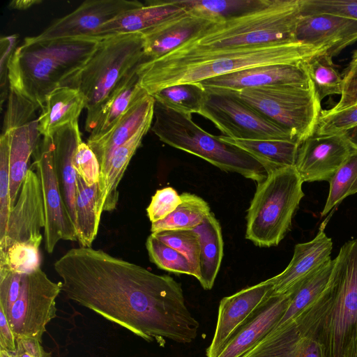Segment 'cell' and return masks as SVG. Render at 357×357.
Segmentation results:
<instances>
[{
  "instance_id": "obj_17",
  "label": "cell",
  "mask_w": 357,
  "mask_h": 357,
  "mask_svg": "<svg viewBox=\"0 0 357 357\" xmlns=\"http://www.w3.org/2000/svg\"><path fill=\"white\" fill-rule=\"evenodd\" d=\"M354 151L342 134L314 133L300 143L294 167L303 182H329Z\"/></svg>"
},
{
  "instance_id": "obj_41",
  "label": "cell",
  "mask_w": 357,
  "mask_h": 357,
  "mask_svg": "<svg viewBox=\"0 0 357 357\" xmlns=\"http://www.w3.org/2000/svg\"><path fill=\"white\" fill-rule=\"evenodd\" d=\"M10 211L9 138L5 133L0 137V243L6 234Z\"/></svg>"
},
{
  "instance_id": "obj_44",
  "label": "cell",
  "mask_w": 357,
  "mask_h": 357,
  "mask_svg": "<svg viewBox=\"0 0 357 357\" xmlns=\"http://www.w3.org/2000/svg\"><path fill=\"white\" fill-rule=\"evenodd\" d=\"M301 15L331 14L357 20V0H301Z\"/></svg>"
},
{
  "instance_id": "obj_26",
  "label": "cell",
  "mask_w": 357,
  "mask_h": 357,
  "mask_svg": "<svg viewBox=\"0 0 357 357\" xmlns=\"http://www.w3.org/2000/svg\"><path fill=\"white\" fill-rule=\"evenodd\" d=\"M6 133L9 138L10 197L12 209L29 169L30 158L33 156L41 140L38 118Z\"/></svg>"
},
{
  "instance_id": "obj_9",
  "label": "cell",
  "mask_w": 357,
  "mask_h": 357,
  "mask_svg": "<svg viewBox=\"0 0 357 357\" xmlns=\"http://www.w3.org/2000/svg\"><path fill=\"white\" fill-rule=\"evenodd\" d=\"M230 92L291 132L300 143L316 132L321 109L312 84L271 85Z\"/></svg>"
},
{
  "instance_id": "obj_54",
  "label": "cell",
  "mask_w": 357,
  "mask_h": 357,
  "mask_svg": "<svg viewBox=\"0 0 357 357\" xmlns=\"http://www.w3.org/2000/svg\"><path fill=\"white\" fill-rule=\"evenodd\" d=\"M0 357H14L13 354L6 350H0Z\"/></svg>"
},
{
  "instance_id": "obj_35",
  "label": "cell",
  "mask_w": 357,
  "mask_h": 357,
  "mask_svg": "<svg viewBox=\"0 0 357 357\" xmlns=\"http://www.w3.org/2000/svg\"><path fill=\"white\" fill-rule=\"evenodd\" d=\"M206 94V91L199 82L169 86L152 96L166 107L192 116V114H199Z\"/></svg>"
},
{
  "instance_id": "obj_36",
  "label": "cell",
  "mask_w": 357,
  "mask_h": 357,
  "mask_svg": "<svg viewBox=\"0 0 357 357\" xmlns=\"http://www.w3.org/2000/svg\"><path fill=\"white\" fill-rule=\"evenodd\" d=\"M268 0H175L187 10L219 22L239 15L266 4Z\"/></svg>"
},
{
  "instance_id": "obj_16",
  "label": "cell",
  "mask_w": 357,
  "mask_h": 357,
  "mask_svg": "<svg viewBox=\"0 0 357 357\" xmlns=\"http://www.w3.org/2000/svg\"><path fill=\"white\" fill-rule=\"evenodd\" d=\"M154 105V98L146 92L130 106L106 135L96 141L86 142L100 165L98 208L101 213L105 201L106 179L114 153L142 127L153 123Z\"/></svg>"
},
{
  "instance_id": "obj_51",
  "label": "cell",
  "mask_w": 357,
  "mask_h": 357,
  "mask_svg": "<svg viewBox=\"0 0 357 357\" xmlns=\"http://www.w3.org/2000/svg\"><path fill=\"white\" fill-rule=\"evenodd\" d=\"M41 2L37 0H15L10 2L8 7L13 9L25 10Z\"/></svg>"
},
{
  "instance_id": "obj_11",
  "label": "cell",
  "mask_w": 357,
  "mask_h": 357,
  "mask_svg": "<svg viewBox=\"0 0 357 357\" xmlns=\"http://www.w3.org/2000/svg\"><path fill=\"white\" fill-rule=\"evenodd\" d=\"M206 92L199 114L210 120L223 135L240 139L299 142L291 132L266 118L231 92Z\"/></svg>"
},
{
  "instance_id": "obj_23",
  "label": "cell",
  "mask_w": 357,
  "mask_h": 357,
  "mask_svg": "<svg viewBox=\"0 0 357 357\" xmlns=\"http://www.w3.org/2000/svg\"><path fill=\"white\" fill-rule=\"evenodd\" d=\"M291 294L271 296L231 337L218 357H242L264 337L286 311Z\"/></svg>"
},
{
  "instance_id": "obj_48",
  "label": "cell",
  "mask_w": 357,
  "mask_h": 357,
  "mask_svg": "<svg viewBox=\"0 0 357 357\" xmlns=\"http://www.w3.org/2000/svg\"><path fill=\"white\" fill-rule=\"evenodd\" d=\"M18 36L13 34L0 39V86H1V107L8 96L10 86L8 81V66L13 54L17 48Z\"/></svg>"
},
{
  "instance_id": "obj_27",
  "label": "cell",
  "mask_w": 357,
  "mask_h": 357,
  "mask_svg": "<svg viewBox=\"0 0 357 357\" xmlns=\"http://www.w3.org/2000/svg\"><path fill=\"white\" fill-rule=\"evenodd\" d=\"M85 107L86 98L78 89L61 86L52 91L46 97L38 117L41 135L53 137L61 127L78 121Z\"/></svg>"
},
{
  "instance_id": "obj_34",
  "label": "cell",
  "mask_w": 357,
  "mask_h": 357,
  "mask_svg": "<svg viewBox=\"0 0 357 357\" xmlns=\"http://www.w3.org/2000/svg\"><path fill=\"white\" fill-rule=\"evenodd\" d=\"M320 102L327 96L342 95L344 82L326 52L315 55L302 63Z\"/></svg>"
},
{
  "instance_id": "obj_12",
  "label": "cell",
  "mask_w": 357,
  "mask_h": 357,
  "mask_svg": "<svg viewBox=\"0 0 357 357\" xmlns=\"http://www.w3.org/2000/svg\"><path fill=\"white\" fill-rule=\"evenodd\" d=\"M53 137H43L33 154V166L40 181L45 211L44 240L51 254L60 240L77 241L60 190L53 160Z\"/></svg>"
},
{
  "instance_id": "obj_24",
  "label": "cell",
  "mask_w": 357,
  "mask_h": 357,
  "mask_svg": "<svg viewBox=\"0 0 357 357\" xmlns=\"http://www.w3.org/2000/svg\"><path fill=\"white\" fill-rule=\"evenodd\" d=\"M82 141L78 121L61 127L53 136L55 172L66 207L75 228L77 174L74 167V156Z\"/></svg>"
},
{
  "instance_id": "obj_47",
  "label": "cell",
  "mask_w": 357,
  "mask_h": 357,
  "mask_svg": "<svg viewBox=\"0 0 357 357\" xmlns=\"http://www.w3.org/2000/svg\"><path fill=\"white\" fill-rule=\"evenodd\" d=\"M343 92L338 102L331 109L338 112L357 104V49L342 74Z\"/></svg>"
},
{
  "instance_id": "obj_43",
  "label": "cell",
  "mask_w": 357,
  "mask_h": 357,
  "mask_svg": "<svg viewBox=\"0 0 357 357\" xmlns=\"http://www.w3.org/2000/svg\"><path fill=\"white\" fill-rule=\"evenodd\" d=\"M356 125L357 104L338 112L321 111L315 133L341 134Z\"/></svg>"
},
{
  "instance_id": "obj_8",
  "label": "cell",
  "mask_w": 357,
  "mask_h": 357,
  "mask_svg": "<svg viewBox=\"0 0 357 357\" xmlns=\"http://www.w3.org/2000/svg\"><path fill=\"white\" fill-rule=\"evenodd\" d=\"M303 183L294 167L268 172L257 183L248 209L245 238L259 247L277 246L289 231L304 197Z\"/></svg>"
},
{
  "instance_id": "obj_13",
  "label": "cell",
  "mask_w": 357,
  "mask_h": 357,
  "mask_svg": "<svg viewBox=\"0 0 357 357\" xmlns=\"http://www.w3.org/2000/svg\"><path fill=\"white\" fill-rule=\"evenodd\" d=\"M142 5L137 0H87L73 12L56 20L34 38L38 40L95 38L102 25Z\"/></svg>"
},
{
  "instance_id": "obj_3",
  "label": "cell",
  "mask_w": 357,
  "mask_h": 357,
  "mask_svg": "<svg viewBox=\"0 0 357 357\" xmlns=\"http://www.w3.org/2000/svg\"><path fill=\"white\" fill-rule=\"evenodd\" d=\"M100 41L87 37L25 38L9 63L10 89L42 108L52 91L61 86L75 88L80 72Z\"/></svg>"
},
{
  "instance_id": "obj_30",
  "label": "cell",
  "mask_w": 357,
  "mask_h": 357,
  "mask_svg": "<svg viewBox=\"0 0 357 357\" xmlns=\"http://www.w3.org/2000/svg\"><path fill=\"white\" fill-rule=\"evenodd\" d=\"M220 139L245 151L271 170L294 167L300 143L287 140H255L234 139L225 135Z\"/></svg>"
},
{
  "instance_id": "obj_39",
  "label": "cell",
  "mask_w": 357,
  "mask_h": 357,
  "mask_svg": "<svg viewBox=\"0 0 357 357\" xmlns=\"http://www.w3.org/2000/svg\"><path fill=\"white\" fill-rule=\"evenodd\" d=\"M151 234L182 253L198 273L199 279L200 240L194 229L164 230Z\"/></svg>"
},
{
  "instance_id": "obj_42",
  "label": "cell",
  "mask_w": 357,
  "mask_h": 357,
  "mask_svg": "<svg viewBox=\"0 0 357 357\" xmlns=\"http://www.w3.org/2000/svg\"><path fill=\"white\" fill-rule=\"evenodd\" d=\"M39 107L29 100L10 89L1 134L36 119Z\"/></svg>"
},
{
  "instance_id": "obj_45",
  "label": "cell",
  "mask_w": 357,
  "mask_h": 357,
  "mask_svg": "<svg viewBox=\"0 0 357 357\" xmlns=\"http://www.w3.org/2000/svg\"><path fill=\"white\" fill-rule=\"evenodd\" d=\"M181 195L172 187L158 190L146 208L151 223L160 221L172 213L181 203Z\"/></svg>"
},
{
  "instance_id": "obj_46",
  "label": "cell",
  "mask_w": 357,
  "mask_h": 357,
  "mask_svg": "<svg viewBox=\"0 0 357 357\" xmlns=\"http://www.w3.org/2000/svg\"><path fill=\"white\" fill-rule=\"evenodd\" d=\"M74 167L77 174L88 186L98 183L100 174L98 160L89 145L82 141L75 153Z\"/></svg>"
},
{
  "instance_id": "obj_4",
  "label": "cell",
  "mask_w": 357,
  "mask_h": 357,
  "mask_svg": "<svg viewBox=\"0 0 357 357\" xmlns=\"http://www.w3.org/2000/svg\"><path fill=\"white\" fill-rule=\"evenodd\" d=\"M301 0H268L261 7L210 24L164 60L206 56L242 47L297 42Z\"/></svg>"
},
{
  "instance_id": "obj_10",
  "label": "cell",
  "mask_w": 357,
  "mask_h": 357,
  "mask_svg": "<svg viewBox=\"0 0 357 357\" xmlns=\"http://www.w3.org/2000/svg\"><path fill=\"white\" fill-rule=\"evenodd\" d=\"M329 280L331 303L319 339L326 357H340L357 328V238L345 243L337 257Z\"/></svg>"
},
{
  "instance_id": "obj_33",
  "label": "cell",
  "mask_w": 357,
  "mask_h": 357,
  "mask_svg": "<svg viewBox=\"0 0 357 357\" xmlns=\"http://www.w3.org/2000/svg\"><path fill=\"white\" fill-rule=\"evenodd\" d=\"M181 195V203L165 219L151 223L152 233L164 230L193 229L202 223L211 213L208 203L200 197L189 192Z\"/></svg>"
},
{
  "instance_id": "obj_15",
  "label": "cell",
  "mask_w": 357,
  "mask_h": 357,
  "mask_svg": "<svg viewBox=\"0 0 357 357\" xmlns=\"http://www.w3.org/2000/svg\"><path fill=\"white\" fill-rule=\"evenodd\" d=\"M273 281L269 278L221 299L218 319L206 357H218L231 337L245 324L271 296Z\"/></svg>"
},
{
  "instance_id": "obj_53",
  "label": "cell",
  "mask_w": 357,
  "mask_h": 357,
  "mask_svg": "<svg viewBox=\"0 0 357 357\" xmlns=\"http://www.w3.org/2000/svg\"><path fill=\"white\" fill-rule=\"evenodd\" d=\"M12 353L14 357H35L19 347H16V351Z\"/></svg>"
},
{
  "instance_id": "obj_2",
  "label": "cell",
  "mask_w": 357,
  "mask_h": 357,
  "mask_svg": "<svg viewBox=\"0 0 357 357\" xmlns=\"http://www.w3.org/2000/svg\"><path fill=\"white\" fill-rule=\"evenodd\" d=\"M325 47L300 42L275 43L175 60H145L137 68L140 86L151 96L169 86L203 80L252 67L300 65L326 52Z\"/></svg>"
},
{
  "instance_id": "obj_50",
  "label": "cell",
  "mask_w": 357,
  "mask_h": 357,
  "mask_svg": "<svg viewBox=\"0 0 357 357\" xmlns=\"http://www.w3.org/2000/svg\"><path fill=\"white\" fill-rule=\"evenodd\" d=\"M340 357H357V328L347 340Z\"/></svg>"
},
{
  "instance_id": "obj_19",
  "label": "cell",
  "mask_w": 357,
  "mask_h": 357,
  "mask_svg": "<svg viewBox=\"0 0 357 357\" xmlns=\"http://www.w3.org/2000/svg\"><path fill=\"white\" fill-rule=\"evenodd\" d=\"M295 40L303 44L325 47L333 58L357 41V20L331 14L301 16Z\"/></svg>"
},
{
  "instance_id": "obj_29",
  "label": "cell",
  "mask_w": 357,
  "mask_h": 357,
  "mask_svg": "<svg viewBox=\"0 0 357 357\" xmlns=\"http://www.w3.org/2000/svg\"><path fill=\"white\" fill-rule=\"evenodd\" d=\"M200 240L199 282L206 290L213 288L223 257V238L221 227L213 213L202 224L193 229Z\"/></svg>"
},
{
  "instance_id": "obj_6",
  "label": "cell",
  "mask_w": 357,
  "mask_h": 357,
  "mask_svg": "<svg viewBox=\"0 0 357 357\" xmlns=\"http://www.w3.org/2000/svg\"><path fill=\"white\" fill-rule=\"evenodd\" d=\"M145 60L142 33L119 34L100 40L75 86L86 98V132L93 131L105 104L122 79Z\"/></svg>"
},
{
  "instance_id": "obj_28",
  "label": "cell",
  "mask_w": 357,
  "mask_h": 357,
  "mask_svg": "<svg viewBox=\"0 0 357 357\" xmlns=\"http://www.w3.org/2000/svg\"><path fill=\"white\" fill-rule=\"evenodd\" d=\"M137 66L122 79L110 95L86 142L96 141L106 135L130 106L146 93L139 84Z\"/></svg>"
},
{
  "instance_id": "obj_22",
  "label": "cell",
  "mask_w": 357,
  "mask_h": 357,
  "mask_svg": "<svg viewBox=\"0 0 357 357\" xmlns=\"http://www.w3.org/2000/svg\"><path fill=\"white\" fill-rule=\"evenodd\" d=\"M215 22L205 15L187 10L142 33L144 55L147 60L160 58Z\"/></svg>"
},
{
  "instance_id": "obj_7",
  "label": "cell",
  "mask_w": 357,
  "mask_h": 357,
  "mask_svg": "<svg viewBox=\"0 0 357 357\" xmlns=\"http://www.w3.org/2000/svg\"><path fill=\"white\" fill-rule=\"evenodd\" d=\"M61 283L52 281L40 268L20 274L0 266V310L16 337L42 342L47 325L56 317V298Z\"/></svg>"
},
{
  "instance_id": "obj_5",
  "label": "cell",
  "mask_w": 357,
  "mask_h": 357,
  "mask_svg": "<svg viewBox=\"0 0 357 357\" xmlns=\"http://www.w3.org/2000/svg\"><path fill=\"white\" fill-rule=\"evenodd\" d=\"M151 131L162 142L199 157L222 171L257 183L267 175L264 167L242 149L225 142L197 126L192 116L155 100Z\"/></svg>"
},
{
  "instance_id": "obj_40",
  "label": "cell",
  "mask_w": 357,
  "mask_h": 357,
  "mask_svg": "<svg viewBox=\"0 0 357 357\" xmlns=\"http://www.w3.org/2000/svg\"><path fill=\"white\" fill-rule=\"evenodd\" d=\"M40 245L33 243L13 245L0 257V266H5L20 274H29L40 268Z\"/></svg>"
},
{
  "instance_id": "obj_38",
  "label": "cell",
  "mask_w": 357,
  "mask_h": 357,
  "mask_svg": "<svg viewBox=\"0 0 357 357\" xmlns=\"http://www.w3.org/2000/svg\"><path fill=\"white\" fill-rule=\"evenodd\" d=\"M146 247L150 261L159 268L174 273L190 275L199 279L198 273L182 253L152 234L147 238Z\"/></svg>"
},
{
  "instance_id": "obj_25",
  "label": "cell",
  "mask_w": 357,
  "mask_h": 357,
  "mask_svg": "<svg viewBox=\"0 0 357 357\" xmlns=\"http://www.w3.org/2000/svg\"><path fill=\"white\" fill-rule=\"evenodd\" d=\"M186 11L187 9L178 5L175 0L146 1L142 6L130 10L102 25L96 32L95 38L102 40L124 33L142 34Z\"/></svg>"
},
{
  "instance_id": "obj_18",
  "label": "cell",
  "mask_w": 357,
  "mask_h": 357,
  "mask_svg": "<svg viewBox=\"0 0 357 357\" xmlns=\"http://www.w3.org/2000/svg\"><path fill=\"white\" fill-rule=\"evenodd\" d=\"M199 83L206 91H234L279 84L311 86L310 78L302 63L252 67L207 79Z\"/></svg>"
},
{
  "instance_id": "obj_21",
  "label": "cell",
  "mask_w": 357,
  "mask_h": 357,
  "mask_svg": "<svg viewBox=\"0 0 357 357\" xmlns=\"http://www.w3.org/2000/svg\"><path fill=\"white\" fill-rule=\"evenodd\" d=\"M332 249V240L324 232L323 226L312 240L296 244L287 268L271 278L273 283L271 296L291 293L298 283L331 259Z\"/></svg>"
},
{
  "instance_id": "obj_1",
  "label": "cell",
  "mask_w": 357,
  "mask_h": 357,
  "mask_svg": "<svg viewBox=\"0 0 357 357\" xmlns=\"http://www.w3.org/2000/svg\"><path fill=\"white\" fill-rule=\"evenodd\" d=\"M66 297L148 342H192L199 324L180 283L167 275L110 255L75 248L54 263Z\"/></svg>"
},
{
  "instance_id": "obj_49",
  "label": "cell",
  "mask_w": 357,
  "mask_h": 357,
  "mask_svg": "<svg viewBox=\"0 0 357 357\" xmlns=\"http://www.w3.org/2000/svg\"><path fill=\"white\" fill-rule=\"evenodd\" d=\"M16 337L2 311L0 310V350L16 351Z\"/></svg>"
},
{
  "instance_id": "obj_37",
  "label": "cell",
  "mask_w": 357,
  "mask_h": 357,
  "mask_svg": "<svg viewBox=\"0 0 357 357\" xmlns=\"http://www.w3.org/2000/svg\"><path fill=\"white\" fill-rule=\"evenodd\" d=\"M357 193V151H354L329 181V191L321 216L344 198Z\"/></svg>"
},
{
  "instance_id": "obj_32",
  "label": "cell",
  "mask_w": 357,
  "mask_h": 357,
  "mask_svg": "<svg viewBox=\"0 0 357 357\" xmlns=\"http://www.w3.org/2000/svg\"><path fill=\"white\" fill-rule=\"evenodd\" d=\"M151 126L152 123L142 127L114 153L106 179L103 211H112L116 208L119 196V183L132 156L141 146L144 137L151 129Z\"/></svg>"
},
{
  "instance_id": "obj_14",
  "label": "cell",
  "mask_w": 357,
  "mask_h": 357,
  "mask_svg": "<svg viewBox=\"0 0 357 357\" xmlns=\"http://www.w3.org/2000/svg\"><path fill=\"white\" fill-rule=\"evenodd\" d=\"M45 227V211L39 178L29 169L22 185L18 197L11 209L7 231L0 243V257L14 244L30 242L40 245Z\"/></svg>"
},
{
  "instance_id": "obj_20",
  "label": "cell",
  "mask_w": 357,
  "mask_h": 357,
  "mask_svg": "<svg viewBox=\"0 0 357 357\" xmlns=\"http://www.w3.org/2000/svg\"><path fill=\"white\" fill-rule=\"evenodd\" d=\"M242 357H326L317 334L294 322L270 331Z\"/></svg>"
},
{
  "instance_id": "obj_31",
  "label": "cell",
  "mask_w": 357,
  "mask_h": 357,
  "mask_svg": "<svg viewBox=\"0 0 357 357\" xmlns=\"http://www.w3.org/2000/svg\"><path fill=\"white\" fill-rule=\"evenodd\" d=\"M98 184L88 186L77 175L76 194V231L82 248H91L100 225L101 213L98 208Z\"/></svg>"
},
{
  "instance_id": "obj_52",
  "label": "cell",
  "mask_w": 357,
  "mask_h": 357,
  "mask_svg": "<svg viewBox=\"0 0 357 357\" xmlns=\"http://www.w3.org/2000/svg\"><path fill=\"white\" fill-rule=\"evenodd\" d=\"M351 146L357 151V125L341 133Z\"/></svg>"
}]
</instances>
